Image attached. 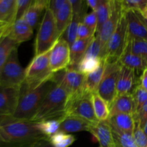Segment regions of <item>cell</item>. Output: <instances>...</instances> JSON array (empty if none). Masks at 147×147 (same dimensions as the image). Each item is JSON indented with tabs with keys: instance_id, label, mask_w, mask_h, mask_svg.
I'll use <instances>...</instances> for the list:
<instances>
[{
	"instance_id": "obj_1",
	"label": "cell",
	"mask_w": 147,
	"mask_h": 147,
	"mask_svg": "<svg viewBox=\"0 0 147 147\" xmlns=\"http://www.w3.org/2000/svg\"><path fill=\"white\" fill-rule=\"evenodd\" d=\"M45 138L48 137L37 130L35 122L0 117V147H30Z\"/></svg>"
},
{
	"instance_id": "obj_2",
	"label": "cell",
	"mask_w": 147,
	"mask_h": 147,
	"mask_svg": "<svg viewBox=\"0 0 147 147\" xmlns=\"http://www.w3.org/2000/svg\"><path fill=\"white\" fill-rule=\"evenodd\" d=\"M68 93L58 83H55L46 94L31 121L40 122L53 119H61L65 114Z\"/></svg>"
},
{
	"instance_id": "obj_3",
	"label": "cell",
	"mask_w": 147,
	"mask_h": 147,
	"mask_svg": "<svg viewBox=\"0 0 147 147\" xmlns=\"http://www.w3.org/2000/svg\"><path fill=\"white\" fill-rule=\"evenodd\" d=\"M53 84V81H48L34 88H28L22 84L20 87L18 103L13 117L21 120L31 121Z\"/></svg>"
},
{
	"instance_id": "obj_4",
	"label": "cell",
	"mask_w": 147,
	"mask_h": 147,
	"mask_svg": "<svg viewBox=\"0 0 147 147\" xmlns=\"http://www.w3.org/2000/svg\"><path fill=\"white\" fill-rule=\"evenodd\" d=\"M60 38L54 14L49 9H47L36 35L34 56L50 51Z\"/></svg>"
},
{
	"instance_id": "obj_5",
	"label": "cell",
	"mask_w": 147,
	"mask_h": 147,
	"mask_svg": "<svg viewBox=\"0 0 147 147\" xmlns=\"http://www.w3.org/2000/svg\"><path fill=\"white\" fill-rule=\"evenodd\" d=\"M50 51L40 55L34 56L25 68L24 85L28 88H34L43 83L53 81L55 73H52L49 64Z\"/></svg>"
},
{
	"instance_id": "obj_6",
	"label": "cell",
	"mask_w": 147,
	"mask_h": 147,
	"mask_svg": "<svg viewBox=\"0 0 147 147\" xmlns=\"http://www.w3.org/2000/svg\"><path fill=\"white\" fill-rule=\"evenodd\" d=\"M104 62L105 71L97 93L107 102L110 107L117 96L116 86L121 65L119 60H105Z\"/></svg>"
},
{
	"instance_id": "obj_7",
	"label": "cell",
	"mask_w": 147,
	"mask_h": 147,
	"mask_svg": "<svg viewBox=\"0 0 147 147\" xmlns=\"http://www.w3.org/2000/svg\"><path fill=\"white\" fill-rule=\"evenodd\" d=\"M129 37L126 11L122 8L121 14L118 22L116 30L108 43L104 60H119L124 51L125 47L129 41Z\"/></svg>"
},
{
	"instance_id": "obj_8",
	"label": "cell",
	"mask_w": 147,
	"mask_h": 147,
	"mask_svg": "<svg viewBox=\"0 0 147 147\" xmlns=\"http://www.w3.org/2000/svg\"><path fill=\"white\" fill-rule=\"evenodd\" d=\"M70 116L82 118L93 124L97 123L98 121L94 113L92 94L83 91L80 95L68 98L65 116Z\"/></svg>"
},
{
	"instance_id": "obj_9",
	"label": "cell",
	"mask_w": 147,
	"mask_h": 147,
	"mask_svg": "<svg viewBox=\"0 0 147 147\" xmlns=\"http://www.w3.org/2000/svg\"><path fill=\"white\" fill-rule=\"evenodd\" d=\"M25 80V69L21 66L18 57V47L14 49L3 67L0 74V85L20 88Z\"/></svg>"
},
{
	"instance_id": "obj_10",
	"label": "cell",
	"mask_w": 147,
	"mask_h": 147,
	"mask_svg": "<svg viewBox=\"0 0 147 147\" xmlns=\"http://www.w3.org/2000/svg\"><path fill=\"white\" fill-rule=\"evenodd\" d=\"M62 74L55 73L53 81L58 83L68 93V98L80 95L84 91V83L86 75L76 69L67 67L63 70Z\"/></svg>"
},
{
	"instance_id": "obj_11",
	"label": "cell",
	"mask_w": 147,
	"mask_h": 147,
	"mask_svg": "<svg viewBox=\"0 0 147 147\" xmlns=\"http://www.w3.org/2000/svg\"><path fill=\"white\" fill-rule=\"evenodd\" d=\"M49 64L53 73L65 70L70 66V46L64 37H60L50 50Z\"/></svg>"
},
{
	"instance_id": "obj_12",
	"label": "cell",
	"mask_w": 147,
	"mask_h": 147,
	"mask_svg": "<svg viewBox=\"0 0 147 147\" xmlns=\"http://www.w3.org/2000/svg\"><path fill=\"white\" fill-rule=\"evenodd\" d=\"M122 8L120 1L113 0L112 3V9L111 15L107 21L104 23L99 32L96 34L98 35L100 43V58L104 60L106 57V49H107L108 43L111 37L112 34L114 32L117 26L120 16L121 14Z\"/></svg>"
},
{
	"instance_id": "obj_13",
	"label": "cell",
	"mask_w": 147,
	"mask_h": 147,
	"mask_svg": "<svg viewBox=\"0 0 147 147\" xmlns=\"http://www.w3.org/2000/svg\"><path fill=\"white\" fill-rule=\"evenodd\" d=\"M20 88L0 85V117L12 116L17 109Z\"/></svg>"
},
{
	"instance_id": "obj_14",
	"label": "cell",
	"mask_w": 147,
	"mask_h": 147,
	"mask_svg": "<svg viewBox=\"0 0 147 147\" xmlns=\"http://www.w3.org/2000/svg\"><path fill=\"white\" fill-rule=\"evenodd\" d=\"M136 73L133 69L121 65L116 86L117 96L131 94L136 86L139 84L136 82Z\"/></svg>"
},
{
	"instance_id": "obj_15",
	"label": "cell",
	"mask_w": 147,
	"mask_h": 147,
	"mask_svg": "<svg viewBox=\"0 0 147 147\" xmlns=\"http://www.w3.org/2000/svg\"><path fill=\"white\" fill-rule=\"evenodd\" d=\"M90 133L98 142L100 147H116L112 129L108 121L93 124Z\"/></svg>"
},
{
	"instance_id": "obj_16",
	"label": "cell",
	"mask_w": 147,
	"mask_h": 147,
	"mask_svg": "<svg viewBox=\"0 0 147 147\" xmlns=\"http://www.w3.org/2000/svg\"><path fill=\"white\" fill-rule=\"evenodd\" d=\"M33 30L34 29L24 19L21 18L11 24L7 36L17 44L20 45L31 39Z\"/></svg>"
},
{
	"instance_id": "obj_17",
	"label": "cell",
	"mask_w": 147,
	"mask_h": 147,
	"mask_svg": "<svg viewBox=\"0 0 147 147\" xmlns=\"http://www.w3.org/2000/svg\"><path fill=\"white\" fill-rule=\"evenodd\" d=\"M93 123L86 119L77 116H65L61 118L60 131L65 134L76 133L80 131H90Z\"/></svg>"
},
{
	"instance_id": "obj_18",
	"label": "cell",
	"mask_w": 147,
	"mask_h": 147,
	"mask_svg": "<svg viewBox=\"0 0 147 147\" xmlns=\"http://www.w3.org/2000/svg\"><path fill=\"white\" fill-rule=\"evenodd\" d=\"M126 17L129 37L147 41V28L142 22L137 11H126Z\"/></svg>"
},
{
	"instance_id": "obj_19",
	"label": "cell",
	"mask_w": 147,
	"mask_h": 147,
	"mask_svg": "<svg viewBox=\"0 0 147 147\" xmlns=\"http://www.w3.org/2000/svg\"><path fill=\"white\" fill-rule=\"evenodd\" d=\"M136 113V106L132 94L119 95L110 106V115L115 113H126L134 115Z\"/></svg>"
},
{
	"instance_id": "obj_20",
	"label": "cell",
	"mask_w": 147,
	"mask_h": 147,
	"mask_svg": "<svg viewBox=\"0 0 147 147\" xmlns=\"http://www.w3.org/2000/svg\"><path fill=\"white\" fill-rule=\"evenodd\" d=\"M108 122L110 126L114 129L131 134H133L136 124L134 116L126 113H115L110 115Z\"/></svg>"
},
{
	"instance_id": "obj_21",
	"label": "cell",
	"mask_w": 147,
	"mask_h": 147,
	"mask_svg": "<svg viewBox=\"0 0 147 147\" xmlns=\"http://www.w3.org/2000/svg\"><path fill=\"white\" fill-rule=\"evenodd\" d=\"M73 17V8L70 1V0H66L63 7L55 16L56 26L60 37H63V34H64L68 26L71 23Z\"/></svg>"
},
{
	"instance_id": "obj_22",
	"label": "cell",
	"mask_w": 147,
	"mask_h": 147,
	"mask_svg": "<svg viewBox=\"0 0 147 147\" xmlns=\"http://www.w3.org/2000/svg\"><path fill=\"white\" fill-rule=\"evenodd\" d=\"M49 0H35L33 1L28 9L24 13L22 18L34 29L38 22L40 14L48 8Z\"/></svg>"
},
{
	"instance_id": "obj_23",
	"label": "cell",
	"mask_w": 147,
	"mask_h": 147,
	"mask_svg": "<svg viewBox=\"0 0 147 147\" xmlns=\"http://www.w3.org/2000/svg\"><path fill=\"white\" fill-rule=\"evenodd\" d=\"M119 61L120 62L121 65L133 69L136 72L143 73L144 70L146 68V65L144 64L142 59L139 56L136 55L131 52L130 47H129V41L125 47L124 51L122 53L120 58L119 59Z\"/></svg>"
},
{
	"instance_id": "obj_24",
	"label": "cell",
	"mask_w": 147,
	"mask_h": 147,
	"mask_svg": "<svg viewBox=\"0 0 147 147\" xmlns=\"http://www.w3.org/2000/svg\"><path fill=\"white\" fill-rule=\"evenodd\" d=\"M93 37L86 40H76L70 46V65L68 67L76 69L79 62L83 58Z\"/></svg>"
},
{
	"instance_id": "obj_25",
	"label": "cell",
	"mask_w": 147,
	"mask_h": 147,
	"mask_svg": "<svg viewBox=\"0 0 147 147\" xmlns=\"http://www.w3.org/2000/svg\"><path fill=\"white\" fill-rule=\"evenodd\" d=\"M105 71V62L103 61L101 65L93 73L86 75L84 83V91L87 93H97L98 88L99 87L100 81L103 78Z\"/></svg>"
},
{
	"instance_id": "obj_26",
	"label": "cell",
	"mask_w": 147,
	"mask_h": 147,
	"mask_svg": "<svg viewBox=\"0 0 147 147\" xmlns=\"http://www.w3.org/2000/svg\"><path fill=\"white\" fill-rule=\"evenodd\" d=\"M17 0H0V22L12 24L16 21Z\"/></svg>"
},
{
	"instance_id": "obj_27",
	"label": "cell",
	"mask_w": 147,
	"mask_h": 147,
	"mask_svg": "<svg viewBox=\"0 0 147 147\" xmlns=\"http://www.w3.org/2000/svg\"><path fill=\"white\" fill-rule=\"evenodd\" d=\"M92 101L96 119L98 121H106L110 116V107L107 102L97 93H92Z\"/></svg>"
},
{
	"instance_id": "obj_28",
	"label": "cell",
	"mask_w": 147,
	"mask_h": 147,
	"mask_svg": "<svg viewBox=\"0 0 147 147\" xmlns=\"http://www.w3.org/2000/svg\"><path fill=\"white\" fill-rule=\"evenodd\" d=\"M61 119H53L35 122L37 130L47 137H50L60 131Z\"/></svg>"
},
{
	"instance_id": "obj_29",
	"label": "cell",
	"mask_w": 147,
	"mask_h": 147,
	"mask_svg": "<svg viewBox=\"0 0 147 147\" xmlns=\"http://www.w3.org/2000/svg\"><path fill=\"white\" fill-rule=\"evenodd\" d=\"M19 45H20L10 39L8 36H6L0 42V74L11 53Z\"/></svg>"
},
{
	"instance_id": "obj_30",
	"label": "cell",
	"mask_w": 147,
	"mask_h": 147,
	"mask_svg": "<svg viewBox=\"0 0 147 147\" xmlns=\"http://www.w3.org/2000/svg\"><path fill=\"white\" fill-rule=\"evenodd\" d=\"M103 60L100 57H83L76 66V70L84 75L90 74L96 71L103 63Z\"/></svg>"
},
{
	"instance_id": "obj_31",
	"label": "cell",
	"mask_w": 147,
	"mask_h": 147,
	"mask_svg": "<svg viewBox=\"0 0 147 147\" xmlns=\"http://www.w3.org/2000/svg\"><path fill=\"white\" fill-rule=\"evenodd\" d=\"M112 3H113V0H102V2L100 3V6L96 10V13L98 18L96 33L98 32L102 26L110 17L112 9Z\"/></svg>"
},
{
	"instance_id": "obj_32",
	"label": "cell",
	"mask_w": 147,
	"mask_h": 147,
	"mask_svg": "<svg viewBox=\"0 0 147 147\" xmlns=\"http://www.w3.org/2000/svg\"><path fill=\"white\" fill-rule=\"evenodd\" d=\"M116 147H138L133 134L121 131L111 126Z\"/></svg>"
},
{
	"instance_id": "obj_33",
	"label": "cell",
	"mask_w": 147,
	"mask_h": 147,
	"mask_svg": "<svg viewBox=\"0 0 147 147\" xmlns=\"http://www.w3.org/2000/svg\"><path fill=\"white\" fill-rule=\"evenodd\" d=\"M129 44L132 53L139 56L147 66V41L129 37Z\"/></svg>"
},
{
	"instance_id": "obj_34",
	"label": "cell",
	"mask_w": 147,
	"mask_h": 147,
	"mask_svg": "<svg viewBox=\"0 0 147 147\" xmlns=\"http://www.w3.org/2000/svg\"><path fill=\"white\" fill-rule=\"evenodd\" d=\"M85 15L86 14H73L71 23L66 30L65 32L64 33L65 34V37L64 38L68 42L70 46H71L77 40L78 27L79 23L83 21V19Z\"/></svg>"
},
{
	"instance_id": "obj_35",
	"label": "cell",
	"mask_w": 147,
	"mask_h": 147,
	"mask_svg": "<svg viewBox=\"0 0 147 147\" xmlns=\"http://www.w3.org/2000/svg\"><path fill=\"white\" fill-rule=\"evenodd\" d=\"M49 140L53 147H69L74 143L76 139L73 135L58 131L49 137Z\"/></svg>"
},
{
	"instance_id": "obj_36",
	"label": "cell",
	"mask_w": 147,
	"mask_h": 147,
	"mask_svg": "<svg viewBox=\"0 0 147 147\" xmlns=\"http://www.w3.org/2000/svg\"><path fill=\"white\" fill-rule=\"evenodd\" d=\"M131 94L134 99L136 113L147 101V91H146L139 83L133 90Z\"/></svg>"
},
{
	"instance_id": "obj_37",
	"label": "cell",
	"mask_w": 147,
	"mask_h": 147,
	"mask_svg": "<svg viewBox=\"0 0 147 147\" xmlns=\"http://www.w3.org/2000/svg\"><path fill=\"white\" fill-rule=\"evenodd\" d=\"M121 5L125 11H142L147 4V0H123L120 1Z\"/></svg>"
},
{
	"instance_id": "obj_38",
	"label": "cell",
	"mask_w": 147,
	"mask_h": 147,
	"mask_svg": "<svg viewBox=\"0 0 147 147\" xmlns=\"http://www.w3.org/2000/svg\"><path fill=\"white\" fill-rule=\"evenodd\" d=\"M100 51H101V49H100V39H99L98 35L96 34V35L93 37L84 57H94L100 58Z\"/></svg>"
},
{
	"instance_id": "obj_39",
	"label": "cell",
	"mask_w": 147,
	"mask_h": 147,
	"mask_svg": "<svg viewBox=\"0 0 147 147\" xmlns=\"http://www.w3.org/2000/svg\"><path fill=\"white\" fill-rule=\"evenodd\" d=\"M133 136L138 147H147V136L137 122L135 124Z\"/></svg>"
},
{
	"instance_id": "obj_40",
	"label": "cell",
	"mask_w": 147,
	"mask_h": 147,
	"mask_svg": "<svg viewBox=\"0 0 147 147\" xmlns=\"http://www.w3.org/2000/svg\"><path fill=\"white\" fill-rule=\"evenodd\" d=\"M96 34L95 32L83 24L82 22L79 23L77 31V40H86L91 38L94 37Z\"/></svg>"
},
{
	"instance_id": "obj_41",
	"label": "cell",
	"mask_w": 147,
	"mask_h": 147,
	"mask_svg": "<svg viewBox=\"0 0 147 147\" xmlns=\"http://www.w3.org/2000/svg\"><path fill=\"white\" fill-rule=\"evenodd\" d=\"M82 22L96 33L98 25V18L96 11H92L91 12L86 14L83 17Z\"/></svg>"
},
{
	"instance_id": "obj_42",
	"label": "cell",
	"mask_w": 147,
	"mask_h": 147,
	"mask_svg": "<svg viewBox=\"0 0 147 147\" xmlns=\"http://www.w3.org/2000/svg\"><path fill=\"white\" fill-rule=\"evenodd\" d=\"M32 1V0H17L16 20L22 18L24 13L28 9Z\"/></svg>"
},
{
	"instance_id": "obj_43",
	"label": "cell",
	"mask_w": 147,
	"mask_h": 147,
	"mask_svg": "<svg viewBox=\"0 0 147 147\" xmlns=\"http://www.w3.org/2000/svg\"><path fill=\"white\" fill-rule=\"evenodd\" d=\"M135 122L139 123L141 127L143 129L147 121V101L143 105L142 108L134 115Z\"/></svg>"
},
{
	"instance_id": "obj_44",
	"label": "cell",
	"mask_w": 147,
	"mask_h": 147,
	"mask_svg": "<svg viewBox=\"0 0 147 147\" xmlns=\"http://www.w3.org/2000/svg\"><path fill=\"white\" fill-rule=\"evenodd\" d=\"M65 1L66 0H51V1H49L48 8L47 9H49L53 12L54 16H55L57 13L60 11V9L63 7Z\"/></svg>"
},
{
	"instance_id": "obj_45",
	"label": "cell",
	"mask_w": 147,
	"mask_h": 147,
	"mask_svg": "<svg viewBox=\"0 0 147 147\" xmlns=\"http://www.w3.org/2000/svg\"><path fill=\"white\" fill-rule=\"evenodd\" d=\"M30 147H53V146L50 143L49 138H45L38 141Z\"/></svg>"
},
{
	"instance_id": "obj_46",
	"label": "cell",
	"mask_w": 147,
	"mask_h": 147,
	"mask_svg": "<svg viewBox=\"0 0 147 147\" xmlns=\"http://www.w3.org/2000/svg\"><path fill=\"white\" fill-rule=\"evenodd\" d=\"M139 85L147 91V68L145 69L142 73V76L139 78Z\"/></svg>"
},
{
	"instance_id": "obj_47",
	"label": "cell",
	"mask_w": 147,
	"mask_h": 147,
	"mask_svg": "<svg viewBox=\"0 0 147 147\" xmlns=\"http://www.w3.org/2000/svg\"><path fill=\"white\" fill-rule=\"evenodd\" d=\"M86 2L87 6L91 8L92 11H96L100 3L102 2V0H87Z\"/></svg>"
},
{
	"instance_id": "obj_48",
	"label": "cell",
	"mask_w": 147,
	"mask_h": 147,
	"mask_svg": "<svg viewBox=\"0 0 147 147\" xmlns=\"http://www.w3.org/2000/svg\"><path fill=\"white\" fill-rule=\"evenodd\" d=\"M10 26H11V24H8V25L5 26V27L0 28V42L1 41V40H2L4 37L7 36Z\"/></svg>"
},
{
	"instance_id": "obj_49",
	"label": "cell",
	"mask_w": 147,
	"mask_h": 147,
	"mask_svg": "<svg viewBox=\"0 0 147 147\" xmlns=\"http://www.w3.org/2000/svg\"><path fill=\"white\" fill-rule=\"evenodd\" d=\"M137 11V13H138V14H139V17H140V19H141V20H142V22L144 23V25L146 26V27L147 28V19L146 18V17H144V16L142 15V14H141V13L139 12V11Z\"/></svg>"
},
{
	"instance_id": "obj_50",
	"label": "cell",
	"mask_w": 147,
	"mask_h": 147,
	"mask_svg": "<svg viewBox=\"0 0 147 147\" xmlns=\"http://www.w3.org/2000/svg\"><path fill=\"white\" fill-rule=\"evenodd\" d=\"M139 12H140L141 14L144 16V17H146V18L147 19V4H146V5L144 7V8L142 11H139Z\"/></svg>"
},
{
	"instance_id": "obj_51",
	"label": "cell",
	"mask_w": 147,
	"mask_h": 147,
	"mask_svg": "<svg viewBox=\"0 0 147 147\" xmlns=\"http://www.w3.org/2000/svg\"><path fill=\"white\" fill-rule=\"evenodd\" d=\"M8 24H9V23L3 22H0V28H1V27H5V26L8 25Z\"/></svg>"
},
{
	"instance_id": "obj_52",
	"label": "cell",
	"mask_w": 147,
	"mask_h": 147,
	"mask_svg": "<svg viewBox=\"0 0 147 147\" xmlns=\"http://www.w3.org/2000/svg\"><path fill=\"white\" fill-rule=\"evenodd\" d=\"M143 130H144V131L145 134H146V136H147V121H146V123H145L144 126V128H143Z\"/></svg>"
},
{
	"instance_id": "obj_53",
	"label": "cell",
	"mask_w": 147,
	"mask_h": 147,
	"mask_svg": "<svg viewBox=\"0 0 147 147\" xmlns=\"http://www.w3.org/2000/svg\"><path fill=\"white\" fill-rule=\"evenodd\" d=\"M146 68H147V66H146Z\"/></svg>"
}]
</instances>
